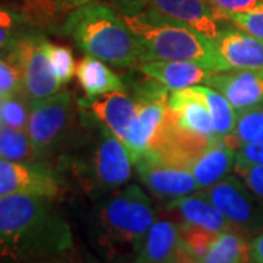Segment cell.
Listing matches in <instances>:
<instances>
[{
	"label": "cell",
	"instance_id": "19",
	"mask_svg": "<svg viewBox=\"0 0 263 263\" xmlns=\"http://www.w3.org/2000/svg\"><path fill=\"white\" fill-rule=\"evenodd\" d=\"M235 165V151L222 139L214 141L190 165V173L196 180L199 190L214 186L226 179Z\"/></svg>",
	"mask_w": 263,
	"mask_h": 263
},
{
	"label": "cell",
	"instance_id": "16",
	"mask_svg": "<svg viewBox=\"0 0 263 263\" xmlns=\"http://www.w3.org/2000/svg\"><path fill=\"white\" fill-rule=\"evenodd\" d=\"M139 70L143 75L168 88L170 91H177L184 88L196 86L205 82L209 72L195 62L184 60H151L139 65Z\"/></svg>",
	"mask_w": 263,
	"mask_h": 263
},
{
	"label": "cell",
	"instance_id": "31",
	"mask_svg": "<svg viewBox=\"0 0 263 263\" xmlns=\"http://www.w3.org/2000/svg\"><path fill=\"white\" fill-rule=\"evenodd\" d=\"M235 162L263 167V142L245 143L235 149Z\"/></svg>",
	"mask_w": 263,
	"mask_h": 263
},
{
	"label": "cell",
	"instance_id": "9",
	"mask_svg": "<svg viewBox=\"0 0 263 263\" xmlns=\"http://www.w3.org/2000/svg\"><path fill=\"white\" fill-rule=\"evenodd\" d=\"M60 183L56 173L44 165L31 162H16L0 158V197L9 195H38L56 197Z\"/></svg>",
	"mask_w": 263,
	"mask_h": 263
},
{
	"label": "cell",
	"instance_id": "12",
	"mask_svg": "<svg viewBox=\"0 0 263 263\" xmlns=\"http://www.w3.org/2000/svg\"><path fill=\"white\" fill-rule=\"evenodd\" d=\"M215 72L263 69V41L233 24L215 40Z\"/></svg>",
	"mask_w": 263,
	"mask_h": 263
},
{
	"label": "cell",
	"instance_id": "26",
	"mask_svg": "<svg viewBox=\"0 0 263 263\" xmlns=\"http://www.w3.org/2000/svg\"><path fill=\"white\" fill-rule=\"evenodd\" d=\"M44 50L47 54L48 63L57 78V81L62 85L67 84L76 72L75 60L70 48L66 46L53 44L47 40H44Z\"/></svg>",
	"mask_w": 263,
	"mask_h": 263
},
{
	"label": "cell",
	"instance_id": "5",
	"mask_svg": "<svg viewBox=\"0 0 263 263\" xmlns=\"http://www.w3.org/2000/svg\"><path fill=\"white\" fill-rule=\"evenodd\" d=\"M200 195L216 206L235 230L250 235L263 231V200L237 176H227Z\"/></svg>",
	"mask_w": 263,
	"mask_h": 263
},
{
	"label": "cell",
	"instance_id": "34",
	"mask_svg": "<svg viewBox=\"0 0 263 263\" xmlns=\"http://www.w3.org/2000/svg\"><path fill=\"white\" fill-rule=\"evenodd\" d=\"M89 2H94V0H51L53 8L56 12H70L79 6H84Z\"/></svg>",
	"mask_w": 263,
	"mask_h": 263
},
{
	"label": "cell",
	"instance_id": "4",
	"mask_svg": "<svg viewBox=\"0 0 263 263\" xmlns=\"http://www.w3.org/2000/svg\"><path fill=\"white\" fill-rule=\"evenodd\" d=\"M122 18L141 43L143 62L184 60L199 63L209 72L216 70L215 41L196 29L146 6L143 10L123 9Z\"/></svg>",
	"mask_w": 263,
	"mask_h": 263
},
{
	"label": "cell",
	"instance_id": "20",
	"mask_svg": "<svg viewBox=\"0 0 263 263\" xmlns=\"http://www.w3.org/2000/svg\"><path fill=\"white\" fill-rule=\"evenodd\" d=\"M75 75L84 89L85 98H95L107 92L126 89L122 79L104 65L103 60L88 54L78 63Z\"/></svg>",
	"mask_w": 263,
	"mask_h": 263
},
{
	"label": "cell",
	"instance_id": "28",
	"mask_svg": "<svg viewBox=\"0 0 263 263\" xmlns=\"http://www.w3.org/2000/svg\"><path fill=\"white\" fill-rule=\"evenodd\" d=\"M234 27L263 41V5L246 12H226L222 13Z\"/></svg>",
	"mask_w": 263,
	"mask_h": 263
},
{
	"label": "cell",
	"instance_id": "24",
	"mask_svg": "<svg viewBox=\"0 0 263 263\" xmlns=\"http://www.w3.org/2000/svg\"><path fill=\"white\" fill-rule=\"evenodd\" d=\"M37 152L32 146L28 133L12 127L0 129V158L16 162H31L37 158Z\"/></svg>",
	"mask_w": 263,
	"mask_h": 263
},
{
	"label": "cell",
	"instance_id": "25",
	"mask_svg": "<svg viewBox=\"0 0 263 263\" xmlns=\"http://www.w3.org/2000/svg\"><path fill=\"white\" fill-rule=\"evenodd\" d=\"M216 234L218 233H212L199 227L180 224V246L192 259L199 263L206 254Z\"/></svg>",
	"mask_w": 263,
	"mask_h": 263
},
{
	"label": "cell",
	"instance_id": "15",
	"mask_svg": "<svg viewBox=\"0 0 263 263\" xmlns=\"http://www.w3.org/2000/svg\"><path fill=\"white\" fill-rule=\"evenodd\" d=\"M79 107L89 111L97 123L113 132L122 141L138 111L136 101L124 91H113L95 98H85L79 101Z\"/></svg>",
	"mask_w": 263,
	"mask_h": 263
},
{
	"label": "cell",
	"instance_id": "11",
	"mask_svg": "<svg viewBox=\"0 0 263 263\" xmlns=\"http://www.w3.org/2000/svg\"><path fill=\"white\" fill-rule=\"evenodd\" d=\"M135 165L142 183L161 199L173 200L199 190L190 170L164 162L154 155H143Z\"/></svg>",
	"mask_w": 263,
	"mask_h": 263
},
{
	"label": "cell",
	"instance_id": "7",
	"mask_svg": "<svg viewBox=\"0 0 263 263\" xmlns=\"http://www.w3.org/2000/svg\"><path fill=\"white\" fill-rule=\"evenodd\" d=\"M10 59L22 78V94L31 104L59 92L62 84L53 73L44 50V38L24 37L12 46Z\"/></svg>",
	"mask_w": 263,
	"mask_h": 263
},
{
	"label": "cell",
	"instance_id": "36",
	"mask_svg": "<svg viewBox=\"0 0 263 263\" xmlns=\"http://www.w3.org/2000/svg\"><path fill=\"white\" fill-rule=\"evenodd\" d=\"M170 263H197L195 259H192L190 256H189L183 249H181V246H180V250L179 253L174 256V259L171 260Z\"/></svg>",
	"mask_w": 263,
	"mask_h": 263
},
{
	"label": "cell",
	"instance_id": "3",
	"mask_svg": "<svg viewBox=\"0 0 263 263\" xmlns=\"http://www.w3.org/2000/svg\"><path fill=\"white\" fill-rule=\"evenodd\" d=\"M65 32L88 56L117 67H133L143 62V48L124 19L98 0L70 10Z\"/></svg>",
	"mask_w": 263,
	"mask_h": 263
},
{
	"label": "cell",
	"instance_id": "27",
	"mask_svg": "<svg viewBox=\"0 0 263 263\" xmlns=\"http://www.w3.org/2000/svg\"><path fill=\"white\" fill-rule=\"evenodd\" d=\"M25 101H28V98L19 94L9 95L0 100V120L5 126L16 130H25L28 127L31 110H28Z\"/></svg>",
	"mask_w": 263,
	"mask_h": 263
},
{
	"label": "cell",
	"instance_id": "22",
	"mask_svg": "<svg viewBox=\"0 0 263 263\" xmlns=\"http://www.w3.org/2000/svg\"><path fill=\"white\" fill-rule=\"evenodd\" d=\"M192 88L206 103L211 119H212V124H214L216 139H224L226 136L231 135L234 130L237 111L233 108V105L228 103L226 97L211 86L196 85Z\"/></svg>",
	"mask_w": 263,
	"mask_h": 263
},
{
	"label": "cell",
	"instance_id": "6",
	"mask_svg": "<svg viewBox=\"0 0 263 263\" xmlns=\"http://www.w3.org/2000/svg\"><path fill=\"white\" fill-rule=\"evenodd\" d=\"M75 107L69 91H60L31 104L27 127L38 157H44L63 142L73 122Z\"/></svg>",
	"mask_w": 263,
	"mask_h": 263
},
{
	"label": "cell",
	"instance_id": "2",
	"mask_svg": "<svg viewBox=\"0 0 263 263\" xmlns=\"http://www.w3.org/2000/svg\"><path fill=\"white\" fill-rule=\"evenodd\" d=\"M154 221L152 202L138 184L116 190L95 206V247L110 260L135 259Z\"/></svg>",
	"mask_w": 263,
	"mask_h": 263
},
{
	"label": "cell",
	"instance_id": "30",
	"mask_svg": "<svg viewBox=\"0 0 263 263\" xmlns=\"http://www.w3.org/2000/svg\"><path fill=\"white\" fill-rule=\"evenodd\" d=\"M234 173L238 179L245 183L247 187L253 192L257 197L263 200V167L262 165H246L237 164L234 165Z\"/></svg>",
	"mask_w": 263,
	"mask_h": 263
},
{
	"label": "cell",
	"instance_id": "8",
	"mask_svg": "<svg viewBox=\"0 0 263 263\" xmlns=\"http://www.w3.org/2000/svg\"><path fill=\"white\" fill-rule=\"evenodd\" d=\"M146 8L196 29L209 40L219 37L231 22L209 0H139Z\"/></svg>",
	"mask_w": 263,
	"mask_h": 263
},
{
	"label": "cell",
	"instance_id": "35",
	"mask_svg": "<svg viewBox=\"0 0 263 263\" xmlns=\"http://www.w3.org/2000/svg\"><path fill=\"white\" fill-rule=\"evenodd\" d=\"M252 263H263V231L259 233L250 243Z\"/></svg>",
	"mask_w": 263,
	"mask_h": 263
},
{
	"label": "cell",
	"instance_id": "18",
	"mask_svg": "<svg viewBox=\"0 0 263 263\" xmlns=\"http://www.w3.org/2000/svg\"><path fill=\"white\" fill-rule=\"evenodd\" d=\"M179 250V224L167 218L155 219L145 235L133 263H170Z\"/></svg>",
	"mask_w": 263,
	"mask_h": 263
},
{
	"label": "cell",
	"instance_id": "21",
	"mask_svg": "<svg viewBox=\"0 0 263 263\" xmlns=\"http://www.w3.org/2000/svg\"><path fill=\"white\" fill-rule=\"evenodd\" d=\"M199 263H252L246 234L235 228L218 233Z\"/></svg>",
	"mask_w": 263,
	"mask_h": 263
},
{
	"label": "cell",
	"instance_id": "17",
	"mask_svg": "<svg viewBox=\"0 0 263 263\" xmlns=\"http://www.w3.org/2000/svg\"><path fill=\"white\" fill-rule=\"evenodd\" d=\"M167 209L179 216L180 224L184 226L199 227L212 233H222L234 228L224 214L200 193L173 199L168 202Z\"/></svg>",
	"mask_w": 263,
	"mask_h": 263
},
{
	"label": "cell",
	"instance_id": "14",
	"mask_svg": "<svg viewBox=\"0 0 263 263\" xmlns=\"http://www.w3.org/2000/svg\"><path fill=\"white\" fill-rule=\"evenodd\" d=\"M168 108L181 130L200 139L216 141L206 103L193 88L170 91Z\"/></svg>",
	"mask_w": 263,
	"mask_h": 263
},
{
	"label": "cell",
	"instance_id": "32",
	"mask_svg": "<svg viewBox=\"0 0 263 263\" xmlns=\"http://www.w3.org/2000/svg\"><path fill=\"white\" fill-rule=\"evenodd\" d=\"M221 13L246 12L263 5V0H209Z\"/></svg>",
	"mask_w": 263,
	"mask_h": 263
},
{
	"label": "cell",
	"instance_id": "29",
	"mask_svg": "<svg viewBox=\"0 0 263 263\" xmlns=\"http://www.w3.org/2000/svg\"><path fill=\"white\" fill-rule=\"evenodd\" d=\"M15 94H22V78L18 66L0 59V100Z\"/></svg>",
	"mask_w": 263,
	"mask_h": 263
},
{
	"label": "cell",
	"instance_id": "13",
	"mask_svg": "<svg viewBox=\"0 0 263 263\" xmlns=\"http://www.w3.org/2000/svg\"><path fill=\"white\" fill-rule=\"evenodd\" d=\"M205 84L224 95L237 113L263 103V69L212 72Z\"/></svg>",
	"mask_w": 263,
	"mask_h": 263
},
{
	"label": "cell",
	"instance_id": "1",
	"mask_svg": "<svg viewBox=\"0 0 263 263\" xmlns=\"http://www.w3.org/2000/svg\"><path fill=\"white\" fill-rule=\"evenodd\" d=\"M70 227L51 205V197H0V263L63 253L72 247Z\"/></svg>",
	"mask_w": 263,
	"mask_h": 263
},
{
	"label": "cell",
	"instance_id": "10",
	"mask_svg": "<svg viewBox=\"0 0 263 263\" xmlns=\"http://www.w3.org/2000/svg\"><path fill=\"white\" fill-rule=\"evenodd\" d=\"M92 179L103 190H116L132 177V157L122 139L101 126L92 157Z\"/></svg>",
	"mask_w": 263,
	"mask_h": 263
},
{
	"label": "cell",
	"instance_id": "33",
	"mask_svg": "<svg viewBox=\"0 0 263 263\" xmlns=\"http://www.w3.org/2000/svg\"><path fill=\"white\" fill-rule=\"evenodd\" d=\"M13 19L9 13L0 10V48L12 47L16 40L12 38L10 28H12Z\"/></svg>",
	"mask_w": 263,
	"mask_h": 263
},
{
	"label": "cell",
	"instance_id": "23",
	"mask_svg": "<svg viewBox=\"0 0 263 263\" xmlns=\"http://www.w3.org/2000/svg\"><path fill=\"white\" fill-rule=\"evenodd\" d=\"M222 141L234 151L245 143L263 142V103L238 111L234 130Z\"/></svg>",
	"mask_w": 263,
	"mask_h": 263
}]
</instances>
